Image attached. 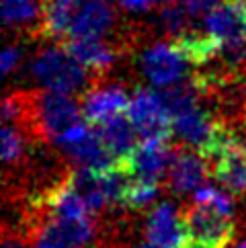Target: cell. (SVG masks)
Instances as JSON below:
<instances>
[{"mask_svg": "<svg viewBox=\"0 0 246 248\" xmlns=\"http://www.w3.org/2000/svg\"><path fill=\"white\" fill-rule=\"evenodd\" d=\"M197 152L203 158L209 176L228 193H246V146L226 123L215 121L212 136Z\"/></svg>", "mask_w": 246, "mask_h": 248, "instance_id": "6da1fadb", "label": "cell"}, {"mask_svg": "<svg viewBox=\"0 0 246 248\" xmlns=\"http://www.w3.org/2000/svg\"><path fill=\"white\" fill-rule=\"evenodd\" d=\"M33 78L41 86H46L49 93L68 94L82 91V86L89 80L86 68L68 54L66 47H46L35 56L31 64Z\"/></svg>", "mask_w": 246, "mask_h": 248, "instance_id": "7a4b0ae2", "label": "cell"}, {"mask_svg": "<svg viewBox=\"0 0 246 248\" xmlns=\"http://www.w3.org/2000/svg\"><path fill=\"white\" fill-rule=\"evenodd\" d=\"M29 123H33L35 131H39L46 140L58 144L60 138H64L70 129L84 123L82 107H78L72 96L46 91L35 94Z\"/></svg>", "mask_w": 246, "mask_h": 248, "instance_id": "3957f363", "label": "cell"}, {"mask_svg": "<svg viewBox=\"0 0 246 248\" xmlns=\"http://www.w3.org/2000/svg\"><path fill=\"white\" fill-rule=\"evenodd\" d=\"M127 117L142 140H169L172 134V117L162 101V94L152 88H138L131 96Z\"/></svg>", "mask_w": 246, "mask_h": 248, "instance_id": "277c9868", "label": "cell"}, {"mask_svg": "<svg viewBox=\"0 0 246 248\" xmlns=\"http://www.w3.org/2000/svg\"><path fill=\"white\" fill-rule=\"evenodd\" d=\"M187 58L174 43H154L142 56V70L148 82L156 88H166L181 84L187 74Z\"/></svg>", "mask_w": 246, "mask_h": 248, "instance_id": "5b68a950", "label": "cell"}, {"mask_svg": "<svg viewBox=\"0 0 246 248\" xmlns=\"http://www.w3.org/2000/svg\"><path fill=\"white\" fill-rule=\"evenodd\" d=\"M183 221L189 238L203 242L212 248H228L234 236V226L230 217L217 214V211L205 205H199V203L191 205L184 211Z\"/></svg>", "mask_w": 246, "mask_h": 248, "instance_id": "8992f818", "label": "cell"}, {"mask_svg": "<svg viewBox=\"0 0 246 248\" xmlns=\"http://www.w3.org/2000/svg\"><path fill=\"white\" fill-rule=\"evenodd\" d=\"M117 25V8L109 0H86L78 11L72 27L68 31L70 39H103Z\"/></svg>", "mask_w": 246, "mask_h": 248, "instance_id": "52a82bcc", "label": "cell"}, {"mask_svg": "<svg viewBox=\"0 0 246 248\" xmlns=\"http://www.w3.org/2000/svg\"><path fill=\"white\" fill-rule=\"evenodd\" d=\"M205 31L222 46L246 41V0H224L205 16Z\"/></svg>", "mask_w": 246, "mask_h": 248, "instance_id": "ba28073f", "label": "cell"}, {"mask_svg": "<svg viewBox=\"0 0 246 248\" xmlns=\"http://www.w3.org/2000/svg\"><path fill=\"white\" fill-rule=\"evenodd\" d=\"M129 94L119 86H105V88H94L84 96L82 107V117L91 127H99L121 115H127L129 109Z\"/></svg>", "mask_w": 246, "mask_h": 248, "instance_id": "9c48e42d", "label": "cell"}, {"mask_svg": "<svg viewBox=\"0 0 246 248\" xmlns=\"http://www.w3.org/2000/svg\"><path fill=\"white\" fill-rule=\"evenodd\" d=\"M187 236L183 214H179L170 203L156 205L146 221V240L158 248H179Z\"/></svg>", "mask_w": 246, "mask_h": 248, "instance_id": "30bf717a", "label": "cell"}, {"mask_svg": "<svg viewBox=\"0 0 246 248\" xmlns=\"http://www.w3.org/2000/svg\"><path fill=\"white\" fill-rule=\"evenodd\" d=\"M172 154L174 152L169 146V140H142L131 156V168H134L136 179L158 185V181L170 168Z\"/></svg>", "mask_w": 246, "mask_h": 248, "instance_id": "8fae6325", "label": "cell"}, {"mask_svg": "<svg viewBox=\"0 0 246 248\" xmlns=\"http://www.w3.org/2000/svg\"><path fill=\"white\" fill-rule=\"evenodd\" d=\"M205 176H209L203 158L189 152V150H177L172 154L170 168H169V181L170 187L177 195H187L193 191H199Z\"/></svg>", "mask_w": 246, "mask_h": 248, "instance_id": "7c38bea8", "label": "cell"}, {"mask_svg": "<svg viewBox=\"0 0 246 248\" xmlns=\"http://www.w3.org/2000/svg\"><path fill=\"white\" fill-rule=\"evenodd\" d=\"M96 134L101 136L105 148H107V152L111 154L113 160H129L134 152L138 150L139 138L138 129L134 127V123L127 115H121V117H115L107 123H103V125L94 127Z\"/></svg>", "mask_w": 246, "mask_h": 248, "instance_id": "4fadbf2b", "label": "cell"}, {"mask_svg": "<svg viewBox=\"0 0 246 248\" xmlns=\"http://www.w3.org/2000/svg\"><path fill=\"white\" fill-rule=\"evenodd\" d=\"M64 47L78 64L92 72H103L117 60V47L105 39H70L64 41Z\"/></svg>", "mask_w": 246, "mask_h": 248, "instance_id": "5bb4252c", "label": "cell"}, {"mask_svg": "<svg viewBox=\"0 0 246 248\" xmlns=\"http://www.w3.org/2000/svg\"><path fill=\"white\" fill-rule=\"evenodd\" d=\"M84 2L86 0H46L39 35L47 39H66Z\"/></svg>", "mask_w": 246, "mask_h": 248, "instance_id": "9a60e30c", "label": "cell"}, {"mask_svg": "<svg viewBox=\"0 0 246 248\" xmlns=\"http://www.w3.org/2000/svg\"><path fill=\"white\" fill-rule=\"evenodd\" d=\"M215 121L209 119V115L199 107L193 105L187 111H183L172 117V131L177 134L184 144L195 146L197 150L205 144L214 131Z\"/></svg>", "mask_w": 246, "mask_h": 248, "instance_id": "2e32d148", "label": "cell"}, {"mask_svg": "<svg viewBox=\"0 0 246 248\" xmlns=\"http://www.w3.org/2000/svg\"><path fill=\"white\" fill-rule=\"evenodd\" d=\"M46 0H2L4 23L15 31L41 33Z\"/></svg>", "mask_w": 246, "mask_h": 248, "instance_id": "e0dca14e", "label": "cell"}, {"mask_svg": "<svg viewBox=\"0 0 246 248\" xmlns=\"http://www.w3.org/2000/svg\"><path fill=\"white\" fill-rule=\"evenodd\" d=\"M189 19H191V15L187 13V8L181 4H166L160 11V15H158L162 31L172 35V39L181 37L183 33H187L191 29Z\"/></svg>", "mask_w": 246, "mask_h": 248, "instance_id": "ac0fdd59", "label": "cell"}, {"mask_svg": "<svg viewBox=\"0 0 246 248\" xmlns=\"http://www.w3.org/2000/svg\"><path fill=\"white\" fill-rule=\"evenodd\" d=\"M19 125L4 123L2 127V160L4 164H16L25 156V138Z\"/></svg>", "mask_w": 246, "mask_h": 248, "instance_id": "d6986e66", "label": "cell"}, {"mask_svg": "<svg viewBox=\"0 0 246 248\" xmlns=\"http://www.w3.org/2000/svg\"><path fill=\"white\" fill-rule=\"evenodd\" d=\"M35 248H78L54 219H47L35 234Z\"/></svg>", "mask_w": 246, "mask_h": 248, "instance_id": "ffe728a7", "label": "cell"}, {"mask_svg": "<svg viewBox=\"0 0 246 248\" xmlns=\"http://www.w3.org/2000/svg\"><path fill=\"white\" fill-rule=\"evenodd\" d=\"M195 203L205 205V207L214 209L222 216H228V217H232V214H234V201L230 197V193H224L214 187H201L195 193Z\"/></svg>", "mask_w": 246, "mask_h": 248, "instance_id": "44dd1931", "label": "cell"}, {"mask_svg": "<svg viewBox=\"0 0 246 248\" xmlns=\"http://www.w3.org/2000/svg\"><path fill=\"white\" fill-rule=\"evenodd\" d=\"M156 193H158V185L156 183H144V181L136 179L134 183H131L129 193L125 197V207H131V209L148 207L156 199Z\"/></svg>", "mask_w": 246, "mask_h": 248, "instance_id": "7402d4cb", "label": "cell"}, {"mask_svg": "<svg viewBox=\"0 0 246 248\" xmlns=\"http://www.w3.org/2000/svg\"><path fill=\"white\" fill-rule=\"evenodd\" d=\"M21 58H23L21 46H16V43L6 46L4 47V54H2V70H4V74L15 72V70L19 68V64H21Z\"/></svg>", "mask_w": 246, "mask_h": 248, "instance_id": "603a6c76", "label": "cell"}, {"mask_svg": "<svg viewBox=\"0 0 246 248\" xmlns=\"http://www.w3.org/2000/svg\"><path fill=\"white\" fill-rule=\"evenodd\" d=\"M224 0H183V6L187 8L191 16H199L203 13H212L217 4H222Z\"/></svg>", "mask_w": 246, "mask_h": 248, "instance_id": "cb8c5ba5", "label": "cell"}, {"mask_svg": "<svg viewBox=\"0 0 246 248\" xmlns=\"http://www.w3.org/2000/svg\"><path fill=\"white\" fill-rule=\"evenodd\" d=\"M117 2L127 13H148L156 6V0H117Z\"/></svg>", "mask_w": 246, "mask_h": 248, "instance_id": "d4e9b609", "label": "cell"}, {"mask_svg": "<svg viewBox=\"0 0 246 248\" xmlns=\"http://www.w3.org/2000/svg\"><path fill=\"white\" fill-rule=\"evenodd\" d=\"M179 248H212V246H207V244L199 242V240H193V238H189V236H184V240L181 242Z\"/></svg>", "mask_w": 246, "mask_h": 248, "instance_id": "484cf974", "label": "cell"}, {"mask_svg": "<svg viewBox=\"0 0 246 248\" xmlns=\"http://www.w3.org/2000/svg\"><path fill=\"white\" fill-rule=\"evenodd\" d=\"M138 248H158V246H154L152 242H148V240H144V242H142V244H139Z\"/></svg>", "mask_w": 246, "mask_h": 248, "instance_id": "4316f807", "label": "cell"}, {"mask_svg": "<svg viewBox=\"0 0 246 248\" xmlns=\"http://www.w3.org/2000/svg\"><path fill=\"white\" fill-rule=\"evenodd\" d=\"M166 4H177V0H164Z\"/></svg>", "mask_w": 246, "mask_h": 248, "instance_id": "83f0119b", "label": "cell"}, {"mask_svg": "<svg viewBox=\"0 0 246 248\" xmlns=\"http://www.w3.org/2000/svg\"><path fill=\"white\" fill-rule=\"evenodd\" d=\"M238 248H246V242H242V244H240V246H238Z\"/></svg>", "mask_w": 246, "mask_h": 248, "instance_id": "f1b7e54d", "label": "cell"}]
</instances>
